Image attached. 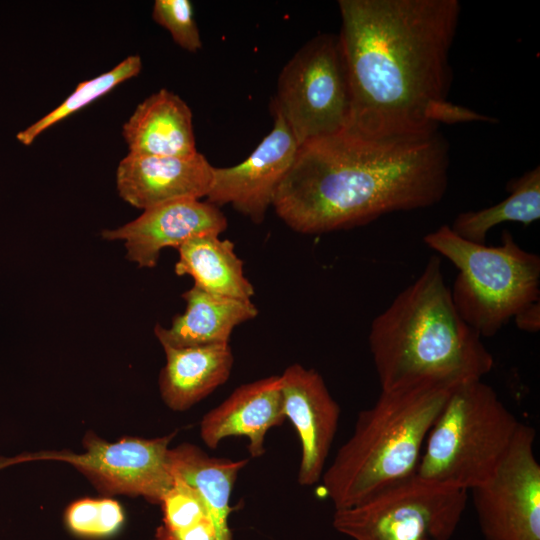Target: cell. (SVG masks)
I'll use <instances>...</instances> for the list:
<instances>
[{"label":"cell","instance_id":"22","mask_svg":"<svg viewBox=\"0 0 540 540\" xmlns=\"http://www.w3.org/2000/svg\"><path fill=\"white\" fill-rule=\"evenodd\" d=\"M141 69V57L130 55L109 71L79 83L59 106L19 131L16 139L24 146L31 145L45 130L109 93L121 83L136 77Z\"/></svg>","mask_w":540,"mask_h":540},{"label":"cell","instance_id":"23","mask_svg":"<svg viewBox=\"0 0 540 540\" xmlns=\"http://www.w3.org/2000/svg\"><path fill=\"white\" fill-rule=\"evenodd\" d=\"M70 531L83 537H105L123 524L120 504L111 498H84L70 504L65 513Z\"/></svg>","mask_w":540,"mask_h":540},{"label":"cell","instance_id":"18","mask_svg":"<svg viewBox=\"0 0 540 540\" xmlns=\"http://www.w3.org/2000/svg\"><path fill=\"white\" fill-rule=\"evenodd\" d=\"M163 349L166 363L159 389L165 404L174 411L191 408L231 375L234 358L229 344Z\"/></svg>","mask_w":540,"mask_h":540},{"label":"cell","instance_id":"2","mask_svg":"<svg viewBox=\"0 0 540 540\" xmlns=\"http://www.w3.org/2000/svg\"><path fill=\"white\" fill-rule=\"evenodd\" d=\"M449 166L448 142L439 131L375 139L345 129L298 146L272 206L302 234L351 229L439 203Z\"/></svg>","mask_w":540,"mask_h":540},{"label":"cell","instance_id":"26","mask_svg":"<svg viewBox=\"0 0 540 540\" xmlns=\"http://www.w3.org/2000/svg\"><path fill=\"white\" fill-rule=\"evenodd\" d=\"M468 121H494L486 115H481L469 108L453 104L449 100L444 101L435 111L433 122L439 127V124H455Z\"/></svg>","mask_w":540,"mask_h":540},{"label":"cell","instance_id":"10","mask_svg":"<svg viewBox=\"0 0 540 540\" xmlns=\"http://www.w3.org/2000/svg\"><path fill=\"white\" fill-rule=\"evenodd\" d=\"M534 441L535 430L520 423L495 472L471 489L486 540H540V465Z\"/></svg>","mask_w":540,"mask_h":540},{"label":"cell","instance_id":"14","mask_svg":"<svg viewBox=\"0 0 540 540\" xmlns=\"http://www.w3.org/2000/svg\"><path fill=\"white\" fill-rule=\"evenodd\" d=\"M213 165L197 152L187 157L128 154L116 169L119 196L133 207L148 208L180 199L206 197Z\"/></svg>","mask_w":540,"mask_h":540},{"label":"cell","instance_id":"11","mask_svg":"<svg viewBox=\"0 0 540 540\" xmlns=\"http://www.w3.org/2000/svg\"><path fill=\"white\" fill-rule=\"evenodd\" d=\"M272 115V130L244 161L231 167L213 166L206 196L217 207L230 204L254 223L263 222L299 146L283 118Z\"/></svg>","mask_w":540,"mask_h":540},{"label":"cell","instance_id":"28","mask_svg":"<svg viewBox=\"0 0 540 540\" xmlns=\"http://www.w3.org/2000/svg\"><path fill=\"white\" fill-rule=\"evenodd\" d=\"M517 328L529 333H537L540 329V301H536L523 310L514 318Z\"/></svg>","mask_w":540,"mask_h":540},{"label":"cell","instance_id":"17","mask_svg":"<svg viewBox=\"0 0 540 540\" xmlns=\"http://www.w3.org/2000/svg\"><path fill=\"white\" fill-rule=\"evenodd\" d=\"M182 298L186 302L185 311L173 318L170 327L157 324L154 328L162 347L229 344L234 328L258 314L251 300L218 296L195 285Z\"/></svg>","mask_w":540,"mask_h":540},{"label":"cell","instance_id":"19","mask_svg":"<svg viewBox=\"0 0 540 540\" xmlns=\"http://www.w3.org/2000/svg\"><path fill=\"white\" fill-rule=\"evenodd\" d=\"M172 475L195 487L202 495L213 523L216 540H232L229 527L231 494L247 459L211 457L199 447L184 443L169 449Z\"/></svg>","mask_w":540,"mask_h":540},{"label":"cell","instance_id":"8","mask_svg":"<svg viewBox=\"0 0 540 540\" xmlns=\"http://www.w3.org/2000/svg\"><path fill=\"white\" fill-rule=\"evenodd\" d=\"M468 491L416 475L355 506L335 510L333 527L353 540H450Z\"/></svg>","mask_w":540,"mask_h":540},{"label":"cell","instance_id":"3","mask_svg":"<svg viewBox=\"0 0 540 540\" xmlns=\"http://www.w3.org/2000/svg\"><path fill=\"white\" fill-rule=\"evenodd\" d=\"M368 342L381 391L454 389L494 366L482 337L456 310L437 255L374 318Z\"/></svg>","mask_w":540,"mask_h":540},{"label":"cell","instance_id":"12","mask_svg":"<svg viewBox=\"0 0 540 540\" xmlns=\"http://www.w3.org/2000/svg\"><path fill=\"white\" fill-rule=\"evenodd\" d=\"M280 379L284 414L295 428L301 446L298 482L311 486L323 475L337 432L340 407L314 369L295 363L284 370Z\"/></svg>","mask_w":540,"mask_h":540},{"label":"cell","instance_id":"9","mask_svg":"<svg viewBox=\"0 0 540 540\" xmlns=\"http://www.w3.org/2000/svg\"><path fill=\"white\" fill-rule=\"evenodd\" d=\"M174 435L153 439L125 437L108 442L88 432L83 453L41 451L0 457V470L40 460L65 462L83 473L103 494L142 496L160 504L174 480L168 458Z\"/></svg>","mask_w":540,"mask_h":540},{"label":"cell","instance_id":"16","mask_svg":"<svg viewBox=\"0 0 540 540\" xmlns=\"http://www.w3.org/2000/svg\"><path fill=\"white\" fill-rule=\"evenodd\" d=\"M122 135L131 155L187 157L198 152L192 111L167 89L154 92L135 108Z\"/></svg>","mask_w":540,"mask_h":540},{"label":"cell","instance_id":"4","mask_svg":"<svg viewBox=\"0 0 540 540\" xmlns=\"http://www.w3.org/2000/svg\"><path fill=\"white\" fill-rule=\"evenodd\" d=\"M453 389L381 391L321 477L335 510L364 502L416 475L430 428Z\"/></svg>","mask_w":540,"mask_h":540},{"label":"cell","instance_id":"25","mask_svg":"<svg viewBox=\"0 0 540 540\" xmlns=\"http://www.w3.org/2000/svg\"><path fill=\"white\" fill-rule=\"evenodd\" d=\"M152 17L184 50L197 52L202 47L193 6L189 0H156L153 4Z\"/></svg>","mask_w":540,"mask_h":540},{"label":"cell","instance_id":"21","mask_svg":"<svg viewBox=\"0 0 540 540\" xmlns=\"http://www.w3.org/2000/svg\"><path fill=\"white\" fill-rule=\"evenodd\" d=\"M507 190L509 196L493 206L459 213L451 230L467 241L485 244L488 232L501 223L529 226L540 219L539 166L510 181Z\"/></svg>","mask_w":540,"mask_h":540},{"label":"cell","instance_id":"7","mask_svg":"<svg viewBox=\"0 0 540 540\" xmlns=\"http://www.w3.org/2000/svg\"><path fill=\"white\" fill-rule=\"evenodd\" d=\"M351 95L338 35L318 34L282 68L272 113L279 114L298 145L347 129Z\"/></svg>","mask_w":540,"mask_h":540},{"label":"cell","instance_id":"15","mask_svg":"<svg viewBox=\"0 0 540 540\" xmlns=\"http://www.w3.org/2000/svg\"><path fill=\"white\" fill-rule=\"evenodd\" d=\"M285 419L280 375H273L237 387L207 412L200 422V436L210 449L228 437H246L250 456L257 458L265 453L267 432Z\"/></svg>","mask_w":540,"mask_h":540},{"label":"cell","instance_id":"1","mask_svg":"<svg viewBox=\"0 0 540 540\" xmlns=\"http://www.w3.org/2000/svg\"><path fill=\"white\" fill-rule=\"evenodd\" d=\"M338 34L351 108L346 130L375 139L438 130L447 99L458 0H340Z\"/></svg>","mask_w":540,"mask_h":540},{"label":"cell","instance_id":"27","mask_svg":"<svg viewBox=\"0 0 540 540\" xmlns=\"http://www.w3.org/2000/svg\"><path fill=\"white\" fill-rule=\"evenodd\" d=\"M156 540H216V532L210 518L183 530H168L159 526L156 530Z\"/></svg>","mask_w":540,"mask_h":540},{"label":"cell","instance_id":"20","mask_svg":"<svg viewBox=\"0 0 540 540\" xmlns=\"http://www.w3.org/2000/svg\"><path fill=\"white\" fill-rule=\"evenodd\" d=\"M220 235L193 237L177 250L174 270L178 276L189 275L194 285L218 296L251 300L255 294L243 270V261L235 252L234 243Z\"/></svg>","mask_w":540,"mask_h":540},{"label":"cell","instance_id":"6","mask_svg":"<svg viewBox=\"0 0 540 540\" xmlns=\"http://www.w3.org/2000/svg\"><path fill=\"white\" fill-rule=\"evenodd\" d=\"M520 423L482 380L455 387L428 432L416 476L471 490L495 472Z\"/></svg>","mask_w":540,"mask_h":540},{"label":"cell","instance_id":"13","mask_svg":"<svg viewBox=\"0 0 540 540\" xmlns=\"http://www.w3.org/2000/svg\"><path fill=\"white\" fill-rule=\"evenodd\" d=\"M226 228L227 219L219 207L198 199H180L143 210L125 225L103 230L101 236L124 241L131 262L153 268L162 249H177L199 235H220Z\"/></svg>","mask_w":540,"mask_h":540},{"label":"cell","instance_id":"5","mask_svg":"<svg viewBox=\"0 0 540 540\" xmlns=\"http://www.w3.org/2000/svg\"><path fill=\"white\" fill-rule=\"evenodd\" d=\"M423 241L458 269L452 301L481 337L496 335L521 310L540 301V257L520 247L509 231H502L499 245L488 246L442 225Z\"/></svg>","mask_w":540,"mask_h":540},{"label":"cell","instance_id":"24","mask_svg":"<svg viewBox=\"0 0 540 540\" xmlns=\"http://www.w3.org/2000/svg\"><path fill=\"white\" fill-rule=\"evenodd\" d=\"M173 478L172 486L160 502L163 511L162 526L168 530H183L210 518L199 491L184 480L175 476Z\"/></svg>","mask_w":540,"mask_h":540}]
</instances>
